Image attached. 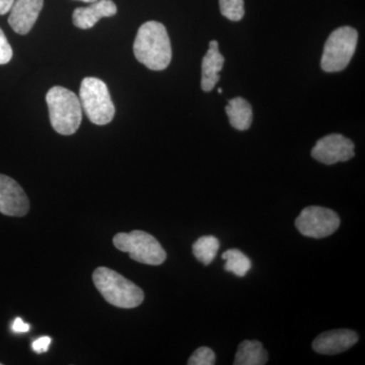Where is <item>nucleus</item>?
<instances>
[{
	"label": "nucleus",
	"instance_id": "f257e3e1",
	"mask_svg": "<svg viewBox=\"0 0 365 365\" xmlns=\"http://www.w3.org/2000/svg\"><path fill=\"white\" fill-rule=\"evenodd\" d=\"M134 55L140 63L151 71H163L172 60V46L167 29L158 21L143 24L137 32Z\"/></svg>",
	"mask_w": 365,
	"mask_h": 365
},
{
	"label": "nucleus",
	"instance_id": "f03ea898",
	"mask_svg": "<svg viewBox=\"0 0 365 365\" xmlns=\"http://www.w3.org/2000/svg\"><path fill=\"white\" fill-rule=\"evenodd\" d=\"M93 280L98 292L112 306L120 309H134L143 302V289L112 269H96Z\"/></svg>",
	"mask_w": 365,
	"mask_h": 365
},
{
	"label": "nucleus",
	"instance_id": "7ed1b4c3",
	"mask_svg": "<svg viewBox=\"0 0 365 365\" xmlns=\"http://www.w3.org/2000/svg\"><path fill=\"white\" fill-rule=\"evenodd\" d=\"M50 122L54 130L62 135H72L81 126L83 108L73 91L54 86L46 95Z\"/></svg>",
	"mask_w": 365,
	"mask_h": 365
},
{
	"label": "nucleus",
	"instance_id": "20e7f679",
	"mask_svg": "<svg viewBox=\"0 0 365 365\" xmlns=\"http://www.w3.org/2000/svg\"><path fill=\"white\" fill-rule=\"evenodd\" d=\"M113 244L119 251L128 253L132 260L146 265H162L167 253L153 235L143 230L120 232L115 235Z\"/></svg>",
	"mask_w": 365,
	"mask_h": 365
},
{
	"label": "nucleus",
	"instance_id": "39448f33",
	"mask_svg": "<svg viewBox=\"0 0 365 365\" xmlns=\"http://www.w3.org/2000/svg\"><path fill=\"white\" fill-rule=\"evenodd\" d=\"M79 101L91 123L101 126L109 124L115 116V106L109 90L100 78L83 79L79 90Z\"/></svg>",
	"mask_w": 365,
	"mask_h": 365
},
{
	"label": "nucleus",
	"instance_id": "423d86ee",
	"mask_svg": "<svg viewBox=\"0 0 365 365\" xmlns=\"http://www.w3.org/2000/svg\"><path fill=\"white\" fill-rule=\"evenodd\" d=\"M359 33L351 26H341L331 34L324 47L321 67L326 72L344 71L356 49Z\"/></svg>",
	"mask_w": 365,
	"mask_h": 365
},
{
	"label": "nucleus",
	"instance_id": "0eeeda50",
	"mask_svg": "<svg viewBox=\"0 0 365 365\" xmlns=\"http://www.w3.org/2000/svg\"><path fill=\"white\" fill-rule=\"evenodd\" d=\"M295 227L304 237L324 239L340 227V217L332 209L309 206L295 220Z\"/></svg>",
	"mask_w": 365,
	"mask_h": 365
},
{
	"label": "nucleus",
	"instance_id": "6e6552de",
	"mask_svg": "<svg viewBox=\"0 0 365 365\" xmlns=\"http://www.w3.org/2000/svg\"><path fill=\"white\" fill-rule=\"evenodd\" d=\"M312 155L324 165L347 162L354 157V143L341 134H330L318 140L312 150Z\"/></svg>",
	"mask_w": 365,
	"mask_h": 365
},
{
	"label": "nucleus",
	"instance_id": "1a4fd4ad",
	"mask_svg": "<svg viewBox=\"0 0 365 365\" xmlns=\"http://www.w3.org/2000/svg\"><path fill=\"white\" fill-rule=\"evenodd\" d=\"M30 210V201L19 182L0 174V213L14 217L25 216Z\"/></svg>",
	"mask_w": 365,
	"mask_h": 365
},
{
	"label": "nucleus",
	"instance_id": "9d476101",
	"mask_svg": "<svg viewBox=\"0 0 365 365\" xmlns=\"http://www.w3.org/2000/svg\"><path fill=\"white\" fill-rule=\"evenodd\" d=\"M44 6V0H14L9 24L19 35H26L31 30Z\"/></svg>",
	"mask_w": 365,
	"mask_h": 365
},
{
	"label": "nucleus",
	"instance_id": "9b49d317",
	"mask_svg": "<svg viewBox=\"0 0 365 365\" xmlns=\"http://www.w3.org/2000/svg\"><path fill=\"white\" fill-rule=\"evenodd\" d=\"M359 339V334L347 329L328 331L314 339L313 349L319 354H339L350 349Z\"/></svg>",
	"mask_w": 365,
	"mask_h": 365
},
{
	"label": "nucleus",
	"instance_id": "f8f14e48",
	"mask_svg": "<svg viewBox=\"0 0 365 365\" xmlns=\"http://www.w3.org/2000/svg\"><path fill=\"white\" fill-rule=\"evenodd\" d=\"M117 14V6L112 0H98L88 7H78L73 11V24L83 30L93 28L101 19Z\"/></svg>",
	"mask_w": 365,
	"mask_h": 365
},
{
	"label": "nucleus",
	"instance_id": "ddd939ff",
	"mask_svg": "<svg viewBox=\"0 0 365 365\" xmlns=\"http://www.w3.org/2000/svg\"><path fill=\"white\" fill-rule=\"evenodd\" d=\"M225 57L220 54L218 43L211 41L209 43L208 51L202 60V78L201 88L206 93L215 88L216 83L220 81V72L222 71Z\"/></svg>",
	"mask_w": 365,
	"mask_h": 365
},
{
	"label": "nucleus",
	"instance_id": "4468645a",
	"mask_svg": "<svg viewBox=\"0 0 365 365\" xmlns=\"http://www.w3.org/2000/svg\"><path fill=\"white\" fill-rule=\"evenodd\" d=\"M230 123L240 131L248 130L253 122V110L245 98H235L225 107Z\"/></svg>",
	"mask_w": 365,
	"mask_h": 365
},
{
	"label": "nucleus",
	"instance_id": "2eb2a0df",
	"mask_svg": "<svg viewBox=\"0 0 365 365\" xmlns=\"http://www.w3.org/2000/svg\"><path fill=\"white\" fill-rule=\"evenodd\" d=\"M268 353L263 344L256 340H246L237 348L235 365H264L267 364Z\"/></svg>",
	"mask_w": 365,
	"mask_h": 365
},
{
	"label": "nucleus",
	"instance_id": "dca6fc26",
	"mask_svg": "<svg viewBox=\"0 0 365 365\" xmlns=\"http://www.w3.org/2000/svg\"><path fill=\"white\" fill-rule=\"evenodd\" d=\"M220 241L213 235H205L199 237L193 244V254L197 260L200 261L204 265H209L215 260L218 249H220Z\"/></svg>",
	"mask_w": 365,
	"mask_h": 365
},
{
	"label": "nucleus",
	"instance_id": "f3484780",
	"mask_svg": "<svg viewBox=\"0 0 365 365\" xmlns=\"http://www.w3.org/2000/svg\"><path fill=\"white\" fill-rule=\"evenodd\" d=\"M223 260L227 261L225 269L227 272L234 273L239 277H244L252 267L251 260L240 250H227L222 255Z\"/></svg>",
	"mask_w": 365,
	"mask_h": 365
},
{
	"label": "nucleus",
	"instance_id": "a211bd4d",
	"mask_svg": "<svg viewBox=\"0 0 365 365\" xmlns=\"http://www.w3.org/2000/svg\"><path fill=\"white\" fill-rule=\"evenodd\" d=\"M220 11L228 20L241 21L245 16L244 0H220Z\"/></svg>",
	"mask_w": 365,
	"mask_h": 365
},
{
	"label": "nucleus",
	"instance_id": "6ab92c4d",
	"mask_svg": "<svg viewBox=\"0 0 365 365\" xmlns=\"http://www.w3.org/2000/svg\"><path fill=\"white\" fill-rule=\"evenodd\" d=\"M189 365L215 364V353L209 347H200L193 353L188 360Z\"/></svg>",
	"mask_w": 365,
	"mask_h": 365
},
{
	"label": "nucleus",
	"instance_id": "aec40b11",
	"mask_svg": "<svg viewBox=\"0 0 365 365\" xmlns=\"http://www.w3.org/2000/svg\"><path fill=\"white\" fill-rule=\"evenodd\" d=\"M11 58H13V49L6 35L0 29V66L9 63Z\"/></svg>",
	"mask_w": 365,
	"mask_h": 365
},
{
	"label": "nucleus",
	"instance_id": "412c9836",
	"mask_svg": "<svg viewBox=\"0 0 365 365\" xmlns=\"http://www.w3.org/2000/svg\"><path fill=\"white\" fill-rule=\"evenodd\" d=\"M52 339L49 336H43V337L38 338L37 340L34 341L32 348L34 351L41 354V353H45L49 349L50 345H51Z\"/></svg>",
	"mask_w": 365,
	"mask_h": 365
},
{
	"label": "nucleus",
	"instance_id": "4be33fe9",
	"mask_svg": "<svg viewBox=\"0 0 365 365\" xmlns=\"http://www.w3.org/2000/svg\"><path fill=\"white\" fill-rule=\"evenodd\" d=\"M14 333H26L30 330V325L24 323L23 319L16 318L14 319L13 327H11Z\"/></svg>",
	"mask_w": 365,
	"mask_h": 365
},
{
	"label": "nucleus",
	"instance_id": "5701e85b",
	"mask_svg": "<svg viewBox=\"0 0 365 365\" xmlns=\"http://www.w3.org/2000/svg\"><path fill=\"white\" fill-rule=\"evenodd\" d=\"M14 0H0V14H6L13 7Z\"/></svg>",
	"mask_w": 365,
	"mask_h": 365
},
{
	"label": "nucleus",
	"instance_id": "b1692460",
	"mask_svg": "<svg viewBox=\"0 0 365 365\" xmlns=\"http://www.w3.org/2000/svg\"><path fill=\"white\" fill-rule=\"evenodd\" d=\"M81 1L86 2V4H93V2L98 1V0H81Z\"/></svg>",
	"mask_w": 365,
	"mask_h": 365
},
{
	"label": "nucleus",
	"instance_id": "393cba45",
	"mask_svg": "<svg viewBox=\"0 0 365 365\" xmlns=\"http://www.w3.org/2000/svg\"><path fill=\"white\" fill-rule=\"evenodd\" d=\"M218 93H222V88H218Z\"/></svg>",
	"mask_w": 365,
	"mask_h": 365
},
{
	"label": "nucleus",
	"instance_id": "a878e982",
	"mask_svg": "<svg viewBox=\"0 0 365 365\" xmlns=\"http://www.w3.org/2000/svg\"><path fill=\"white\" fill-rule=\"evenodd\" d=\"M0 365H1V364H0Z\"/></svg>",
	"mask_w": 365,
	"mask_h": 365
}]
</instances>
